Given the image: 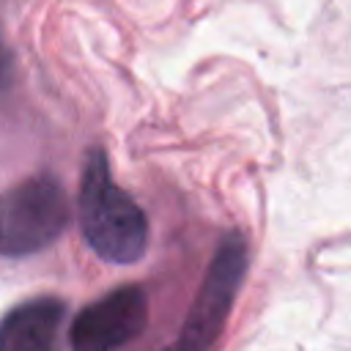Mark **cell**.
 Instances as JSON below:
<instances>
[{"mask_svg":"<svg viewBox=\"0 0 351 351\" xmlns=\"http://www.w3.org/2000/svg\"><path fill=\"white\" fill-rule=\"evenodd\" d=\"M148 324V296L140 285H118L82 307L69 329L71 351H118Z\"/></svg>","mask_w":351,"mask_h":351,"instance_id":"cell-4","label":"cell"},{"mask_svg":"<svg viewBox=\"0 0 351 351\" xmlns=\"http://www.w3.org/2000/svg\"><path fill=\"white\" fill-rule=\"evenodd\" d=\"M11 63H14L11 49L5 47V41H3V36H0V88L11 80Z\"/></svg>","mask_w":351,"mask_h":351,"instance_id":"cell-6","label":"cell"},{"mask_svg":"<svg viewBox=\"0 0 351 351\" xmlns=\"http://www.w3.org/2000/svg\"><path fill=\"white\" fill-rule=\"evenodd\" d=\"M69 225V197L63 184L38 173L0 195V255L27 258L49 244Z\"/></svg>","mask_w":351,"mask_h":351,"instance_id":"cell-2","label":"cell"},{"mask_svg":"<svg viewBox=\"0 0 351 351\" xmlns=\"http://www.w3.org/2000/svg\"><path fill=\"white\" fill-rule=\"evenodd\" d=\"M80 228L88 247L110 263H134L148 247V217L123 192L101 148L85 154L80 178Z\"/></svg>","mask_w":351,"mask_h":351,"instance_id":"cell-1","label":"cell"},{"mask_svg":"<svg viewBox=\"0 0 351 351\" xmlns=\"http://www.w3.org/2000/svg\"><path fill=\"white\" fill-rule=\"evenodd\" d=\"M66 304L38 296L16 304L0 318V351H60Z\"/></svg>","mask_w":351,"mask_h":351,"instance_id":"cell-5","label":"cell"},{"mask_svg":"<svg viewBox=\"0 0 351 351\" xmlns=\"http://www.w3.org/2000/svg\"><path fill=\"white\" fill-rule=\"evenodd\" d=\"M247 274V241L241 233L230 230L217 244V252L208 263L203 285L186 313V321L178 337L165 351H214L225 321L233 310L236 293Z\"/></svg>","mask_w":351,"mask_h":351,"instance_id":"cell-3","label":"cell"}]
</instances>
